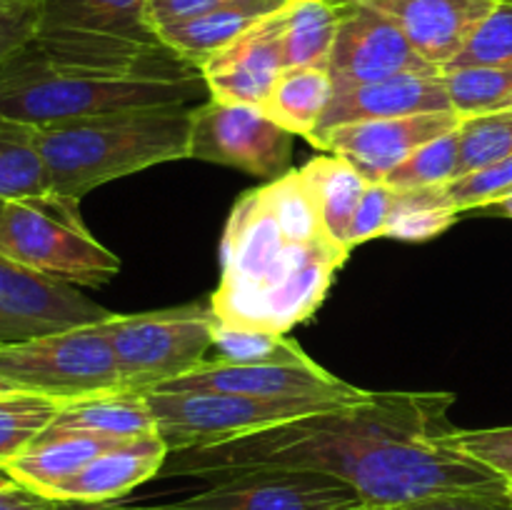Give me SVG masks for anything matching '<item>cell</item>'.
Returning a JSON list of instances; mask_svg holds the SVG:
<instances>
[{"instance_id": "30", "label": "cell", "mask_w": 512, "mask_h": 510, "mask_svg": "<svg viewBox=\"0 0 512 510\" xmlns=\"http://www.w3.org/2000/svg\"><path fill=\"white\" fill-rule=\"evenodd\" d=\"M453 110L463 118L490 113L512 95V65H468L443 70Z\"/></svg>"}, {"instance_id": "36", "label": "cell", "mask_w": 512, "mask_h": 510, "mask_svg": "<svg viewBox=\"0 0 512 510\" xmlns=\"http://www.w3.org/2000/svg\"><path fill=\"white\" fill-rule=\"evenodd\" d=\"M395 190L388 183H368L358 210L353 215V223L348 230V248L365 243V240L383 238L385 225H388L390 205H393Z\"/></svg>"}, {"instance_id": "43", "label": "cell", "mask_w": 512, "mask_h": 510, "mask_svg": "<svg viewBox=\"0 0 512 510\" xmlns=\"http://www.w3.org/2000/svg\"><path fill=\"white\" fill-rule=\"evenodd\" d=\"M488 210H495V213L505 215V218H512V195L510 198H503L498 200V203H493Z\"/></svg>"}, {"instance_id": "8", "label": "cell", "mask_w": 512, "mask_h": 510, "mask_svg": "<svg viewBox=\"0 0 512 510\" xmlns=\"http://www.w3.org/2000/svg\"><path fill=\"white\" fill-rule=\"evenodd\" d=\"M105 325L125 390L145 395L203 363L218 320L210 303H193L158 313H113Z\"/></svg>"}, {"instance_id": "29", "label": "cell", "mask_w": 512, "mask_h": 510, "mask_svg": "<svg viewBox=\"0 0 512 510\" xmlns=\"http://www.w3.org/2000/svg\"><path fill=\"white\" fill-rule=\"evenodd\" d=\"M215 360L235 365H298L313 363L308 353L300 348L298 340L288 335L270 333V330L228 328L215 325L213 348Z\"/></svg>"}, {"instance_id": "31", "label": "cell", "mask_w": 512, "mask_h": 510, "mask_svg": "<svg viewBox=\"0 0 512 510\" xmlns=\"http://www.w3.org/2000/svg\"><path fill=\"white\" fill-rule=\"evenodd\" d=\"M458 135V178H463L512 155V108L468 115L460 120Z\"/></svg>"}, {"instance_id": "37", "label": "cell", "mask_w": 512, "mask_h": 510, "mask_svg": "<svg viewBox=\"0 0 512 510\" xmlns=\"http://www.w3.org/2000/svg\"><path fill=\"white\" fill-rule=\"evenodd\" d=\"M393 510H512V493L508 483L498 485V488L455 490V493L413 500V503Z\"/></svg>"}, {"instance_id": "25", "label": "cell", "mask_w": 512, "mask_h": 510, "mask_svg": "<svg viewBox=\"0 0 512 510\" xmlns=\"http://www.w3.org/2000/svg\"><path fill=\"white\" fill-rule=\"evenodd\" d=\"M333 93V78L325 68H290L283 70L275 88L270 90L263 110L285 130L310 140L333 100Z\"/></svg>"}, {"instance_id": "1", "label": "cell", "mask_w": 512, "mask_h": 510, "mask_svg": "<svg viewBox=\"0 0 512 510\" xmlns=\"http://www.w3.org/2000/svg\"><path fill=\"white\" fill-rule=\"evenodd\" d=\"M453 400L450 393H370L243 438L170 453L160 473L218 480L245 470H310L345 480L365 503L388 510L505 485L493 468L438 440Z\"/></svg>"}, {"instance_id": "48", "label": "cell", "mask_w": 512, "mask_h": 510, "mask_svg": "<svg viewBox=\"0 0 512 510\" xmlns=\"http://www.w3.org/2000/svg\"><path fill=\"white\" fill-rule=\"evenodd\" d=\"M508 488H510V493H512V480H508Z\"/></svg>"}, {"instance_id": "49", "label": "cell", "mask_w": 512, "mask_h": 510, "mask_svg": "<svg viewBox=\"0 0 512 510\" xmlns=\"http://www.w3.org/2000/svg\"><path fill=\"white\" fill-rule=\"evenodd\" d=\"M5 203V200H0V205H3Z\"/></svg>"}, {"instance_id": "22", "label": "cell", "mask_w": 512, "mask_h": 510, "mask_svg": "<svg viewBox=\"0 0 512 510\" xmlns=\"http://www.w3.org/2000/svg\"><path fill=\"white\" fill-rule=\"evenodd\" d=\"M115 443L120 440L100 438V435L43 433L23 455L5 465V473L15 483L38 490L40 495H48L55 485L73 478L78 470H83L90 460L98 458L103 450Z\"/></svg>"}, {"instance_id": "20", "label": "cell", "mask_w": 512, "mask_h": 510, "mask_svg": "<svg viewBox=\"0 0 512 510\" xmlns=\"http://www.w3.org/2000/svg\"><path fill=\"white\" fill-rule=\"evenodd\" d=\"M35 33H90L160 40L145 18V0H38Z\"/></svg>"}, {"instance_id": "47", "label": "cell", "mask_w": 512, "mask_h": 510, "mask_svg": "<svg viewBox=\"0 0 512 510\" xmlns=\"http://www.w3.org/2000/svg\"><path fill=\"white\" fill-rule=\"evenodd\" d=\"M500 108H512V95H510V98H508V100H505V103H503V105H500ZM500 108H498V110H500Z\"/></svg>"}, {"instance_id": "17", "label": "cell", "mask_w": 512, "mask_h": 510, "mask_svg": "<svg viewBox=\"0 0 512 510\" xmlns=\"http://www.w3.org/2000/svg\"><path fill=\"white\" fill-rule=\"evenodd\" d=\"M388 15L415 50L445 70L495 8V0H363Z\"/></svg>"}, {"instance_id": "27", "label": "cell", "mask_w": 512, "mask_h": 510, "mask_svg": "<svg viewBox=\"0 0 512 510\" xmlns=\"http://www.w3.org/2000/svg\"><path fill=\"white\" fill-rule=\"evenodd\" d=\"M458 215L455 205L445 195V185L395 190L383 238L405 240V243L430 240L445 233L458 220Z\"/></svg>"}, {"instance_id": "44", "label": "cell", "mask_w": 512, "mask_h": 510, "mask_svg": "<svg viewBox=\"0 0 512 510\" xmlns=\"http://www.w3.org/2000/svg\"><path fill=\"white\" fill-rule=\"evenodd\" d=\"M13 390H20V388H15V385L10 383V380L0 378V395H3V393H13Z\"/></svg>"}, {"instance_id": "6", "label": "cell", "mask_w": 512, "mask_h": 510, "mask_svg": "<svg viewBox=\"0 0 512 510\" xmlns=\"http://www.w3.org/2000/svg\"><path fill=\"white\" fill-rule=\"evenodd\" d=\"M0 255L70 285H103L120 273L118 255L88 233L83 218L33 200L0 205Z\"/></svg>"}, {"instance_id": "19", "label": "cell", "mask_w": 512, "mask_h": 510, "mask_svg": "<svg viewBox=\"0 0 512 510\" xmlns=\"http://www.w3.org/2000/svg\"><path fill=\"white\" fill-rule=\"evenodd\" d=\"M285 3L288 0H228L198 18L160 28L158 38L200 70L210 55L238 40L268 15L278 13Z\"/></svg>"}, {"instance_id": "51", "label": "cell", "mask_w": 512, "mask_h": 510, "mask_svg": "<svg viewBox=\"0 0 512 510\" xmlns=\"http://www.w3.org/2000/svg\"><path fill=\"white\" fill-rule=\"evenodd\" d=\"M510 195H512V193H510ZM510 195H508V198H510Z\"/></svg>"}, {"instance_id": "18", "label": "cell", "mask_w": 512, "mask_h": 510, "mask_svg": "<svg viewBox=\"0 0 512 510\" xmlns=\"http://www.w3.org/2000/svg\"><path fill=\"white\" fill-rule=\"evenodd\" d=\"M168 455V445L158 433L120 440L90 460L73 478L55 485L45 498L60 503H110L130 493L135 485L160 475Z\"/></svg>"}, {"instance_id": "9", "label": "cell", "mask_w": 512, "mask_h": 510, "mask_svg": "<svg viewBox=\"0 0 512 510\" xmlns=\"http://www.w3.org/2000/svg\"><path fill=\"white\" fill-rule=\"evenodd\" d=\"M295 135L258 105H233L210 98L193 108L188 158L228 165L260 178L290 173Z\"/></svg>"}, {"instance_id": "10", "label": "cell", "mask_w": 512, "mask_h": 510, "mask_svg": "<svg viewBox=\"0 0 512 510\" xmlns=\"http://www.w3.org/2000/svg\"><path fill=\"white\" fill-rule=\"evenodd\" d=\"M368 505L345 480L310 470H245L213 480L163 510H358Z\"/></svg>"}, {"instance_id": "45", "label": "cell", "mask_w": 512, "mask_h": 510, "mask_svg": "<svg viewBox=\"0 0 512 510\" xmlns=\"http://www.w3.org/2000/svg\"><path fill=\"white\" fill-rule=\"evenodd\" d=\"M10 480H13V478H10V475L5 473V470H0V488H3V485H8Z\"/></svg>"}, {"instance_id": "5", "label": "cell", "mask_w": 512, "mask_h": 510, "mask_svg": "<svg viewBox=\"0 0 512 510\" xmlns=\"http://www.w3.org/2000/svg\"><path fill=\"white\" fill-rule=\"evenodd\" d=\"M105 323L75 325L28 343L5 345L0 348V378L58 403L120 393L125 385Z\"/></svg>"}, {"instance_id": "7", "label": "cell", "mask_w": 512, "mask_h": 510, "mask_svg": "<svg viewBox=\"0 0 512 510\" xmlns=\"http://www.w3.org/2000/svg\"><path fill=\"white\" fill-rule=\"evenodd\" d=\"M145 400L155 418V433L170 453L225 443L355 403L348 398H255L233 393H148Z\"/></svg>"}, {"instance_id": "28", "label": "cell", "mask_w": 512, "mask_h": 510, "mask_svg": "<svg viewBox=\"0 0 512 510\" xmlns=\"http://www.w3.org/2000/svg\"><path fill=\"white\" fill-rule=\"evenodd\" d=\"M60 405L63 403L30 390L0 395V470H5V465L13 463L45 433Z\"/></svg>"}, {"instance_id": "42", "label": "cell", "mask_w": 512, "mask_h": 510, "mask_svg": "<svg viewBox=\"0 0 512 510\" xmlns=\"http://www.w3.org/2000/svg\"><path fill=\"white\" fill-rule=\"evenodd\" d=\"M38 0H0V13H15V10H35Z\"/></svg>"}, {"instance_id": "38", "label": "cell", "mask_w": 512, "mask_h": 510, "mask_svg": "<svg viewBox=\"0 0 512 510\" xmlns=\"http://www.w3.org/2000/svg\"><path fill=\"white\" fill-rule=\"evenodd\" d=\"M223 3L228 0H145V18H148L150 28L158 33L160 28L198 18Z\"/></svg>"}, {"instance_id": "13", "label": "cell", "mask_w": 512, "mask_h": 510, "mask_svg": "<svg viewBox=\"0 0 512 510\" xmlns=\"http://www.w3.org/2000/svg\"><path fill=\"white\" fill-rule=\"evenodd\" d=\"M153 393H233L255 398H368L370 390L355 388L323 365H235L203 360L185 375L158 385ZM148 395V393H145Z\"/></svg>"}, {"instance_id": "21", "label": "cell", "mask_w": 512, "mask_h": 510, "mask_svg": "<svg viewBox=\"0 0 512 510\" xmlns=\"http://www.w3.org/2000/svg\"><path fill=\"white\" fill-rule=\"evenodd\" d=\"M45 433H85L113 440L143 438L155 435V418L145 395L120 390L63 403Z\"/></svg>"}, {"instance_id": "35", "label": "cell", "mask_w": 512, "mask_h": 510, "mask_svg": "<svg viewBox=\"0 0 512 510\" xmlns=\"http://www.w3.org/2000/svg\"><path fill=\"white\" fill-rule=\"evenodd\" d=\"M438 440L448 448L480 460L505 480H512V425L483 430H445V433H438Z\"/></svg>"}, {"instance_id": "26", "label": "cell", "mask_w": 512, "mask_h": 510, "mask_svg": "<svg viewBox=\"0 0 512 510\" xmlns=\"http://www.w3.org/2000/svg\"><path fill=\"white\" fill-rule=\"evenodd\" d=\"M338 0H288L283 8V63L290 68L328 70L335 30H338Z\"/></svg>"}, {"instance_id": "33", "label": "cell", "mask_w": 512, "mask_h": 510, "mask_svg": "<svg viewBox=\"0 0 512 510\" xmlns=\"http://www.w3.org/2000/svg\"><path fill=\"white\" fill-rule=\"evenodd\" d=\"M468 65H512V0L495 3L488 18L470 35L463 53L445 70Z\"/></svg>"}, {"instance_id": "32", "label": "cell", "mask_w": 512, "mask_h": 510, "mask_svg": "<svg viewBox=\"0 0 512 510\" xmlns=\"http://www.w3.org/2000/svg\"><path fill=\"white\" fill-rule=\"evenodd\" d=\"M458 160H460V135L458 130L433 140L415 150L410 158L395 165L383 183L395 190L410 188H438L448 185L458 178Z\"/></svg>"}, {"instance_id": "23", "label": "cell", "mask_w": 512, "mask_h": 510, "mask_svg": "<svg viewBox=\"0 0 512 510\" xmlns=\"http://www.w3.org/2000/svg\"><path fill=\"white\" fill-rule=\"evenodd\" d=\"M320 220L335 243L348 248V230L370 180L343 155H315L300 168ZM350 250V248H348Z\"/></svg>"}, {"instance_id": "24", "label": "cell", "mask_w": 512, "mask_h": 510, "mask_svg": "<svg viewBox=\"0 0 512 510\" xmlns=\"http://www.w3.org/2000/svg\"><path fill=\"white\" fill-rule=\"evenodd\" d=\"M0 200H33L60 208L50 195L48 170L38 150V128L5 113H0ZM70 215L80 218V213Z\"/></svg>"}, {"instance_id": "50", "label": "cell", "mask_w": 512, "mask_h": 510, "mask_svg": "<svg viewBox=\"0 0 512 510\" xmlns=\"http://www.w3.org/2000/svg\"><path fill=\"white\" fill-rule=\"evenodd\" d=\"M495 3H500V0H495Z\"/></svg>"}, {"instance_id": "15", "label": "cell", "mask_w": 512, "mask_h": 510, "mask_svg": "<svg viewBox=\"0 0 512 510\" xmlns=\"http://www.w3.org/2000/svg\"><path fill=\"white\" fill-rule=\"evenodd\" d=\"M285 8V5H283ZM283 8L200 65L213 100L263 108L283 75Z\"/></svg>"}, {"instance_id": "39", "label": "cell", "mask_w": 512, "mask_h": 510, "mask_svg": "<svg viewBox=\"0 0 512 510\" xmlns=\"http://www.w3.org/2000/svg\"><path fill=\"white\" fill-rule=\"evenodd\" d=\"M35 30H38V8L0 13V63L33 40Z\"/></svg>"}, {"instance_id": "41", "label": "cell", "mask_w": 512, "mask_h": 510, "mask_svg": "<svg viewBox=\"0 0 512 510\" xmlns=\"http://www.w3.org/2000/svg\"><path fill=\"white\" fill-rule=\"evenodd\" d=\"M60 510H163L160 505L155 508H123V505H110V503H60Z\"/></svg>"}, {"instance_id": "11", "label": "cell", "mask_w": 512, "mask_h": 510, "mask_svg": "<svg viewBox=\"0 0 512 510\" xmlns=\"http://www.w3.org/2000/svg\"><path fill=\"white\" fill-rule=\"evenodd\" d=\"M340 20L330 50L328 73L333 85H358L395 75H440L443 70L410 45L403 30L385 13L363 0H338Z\"/></svg>"}, {"instance_id": "3", "label": "cell", "mask_w": 512, "mask_h": 510, "mask_svg": "<svg viewBox=\"0 0 512 510\" xmlns=\"http://www.w3.org/2000/svg\"><path fill=\"white\" fill-rule=\"evenodd\" d=\"M208 88L195 65L163 40L90 33H35L0 63V113L33 128L188 105Z\"/></svg>"}, {"instance_id": "2", "label": "cell", "mask_w": 512, "mask_h": 510, "mask_svg": "<svg viewBox=\"0 0 512 510\" xmlns=\"http://www.w3.org/2000/svg\"><path fill=\"white\" fill-rule=\"evenodd\" d=\"M350 250L330 238L300 170L248 190L220 243L218 325L288 335L323 305Z\"/></svg>"}, {"instance_id": "34", "label": "cell", "mask_w": 512, "mask_h": 510, "mask_svg": "<svg viewBox=\"0 0 512 510\" xmlns=\"http://www.w3.org/2000/svg\"><path fill=\"white\" fill-rule=\"evenodd\" d=\"M512 193V155L498 160V163L480 168L475 173L463 175V178L453 180L445 185V195L450 203L455 205L458 213H468V210H483L490 208L498 200L508 198Z\"/></svg>"}, {"instance_id": "14", "label": "cell", "mask_w": 512, "mask_h": 510, "mask_svg": "<svg viewBox=\"0 0 512 510\" xmlns=\"http://www.w3.org/2000/svg\"><path fill=\"white\" fill-rule=\"evenodd\" d=\"M460 120L463 115H458L455 110L368 120V123H353L330 130L315 143V148L343 155L365 175V180L383 183L385 175L405 158H410L415 150L458 130Z\"/></svg>"}, {"instance_id": "12", "label": "cell", "mask_w": 512, "mask_h": 510, "mask_svg": "<svg viewBox=\"0 0 512 510\" xmlns=\"http://www.w3.org/2000/svg\"><path fill=\"white\" fill-rule=\"evenodd\" d=\"M110 315L75 285L45 278L0 255V348L100 323Z\"/></svg>"}, {"instance_id": "46", "label": "cell", "mask_w": 512, "mask_h": 510, "mask_svg": "<svg viewBox=\"0 0 512 510\" xmlns=\"http://www.w3.org/2000/svg\"><path fill=\"white\" fill-rule=\"evenodd\" d=\"M358 510H388V508H375V505H363V508H358Z\"/></svg>"}, {"instance_id": "4", "label": "cell", "mask_w": 512, "mask_h": 510, "mask_svg": "<svg viewBox=\"0 0 512 510\" xmlns=\"http://www.w3.org/2000/svg\"><path fill=\"white\" fill-rule=\"evenodd\" d=\"M193 110L185 105L88 115L38 128V150L60 208L80 213L98 185L190 155Z\"/></svg>"}, {"instance_id": "40", "label": "cell", "mask_w": 512, "mask_h": 510, "mask_svg": "<svg viewBox=\"0 0 512 510\" xmlns=\"http://www.w3.org/2000/svg\"><path fill=\"white\" fill-rule=\"evenodd\" d=\"M0 510H60V505L58 500L45 498L38 490L10 480L0 488Z\"/></svg>"}, {"instance_id": "16", "label": "cell", "mask_w": 512, "mask_h": 510, "mask_svg": "<svg viewBox=\"0 0 512 510\" xmlns=\"http://www.w3.org/2000/svg\"><path fill=\"white\" fill-rule=\"evenodd\" d=\"M453 110L443 73L440 75H395L373 83L338 85L310 143H318L330 130L368 120L403 118L418 113H443Z\"/></svg>"}]
</instances>
